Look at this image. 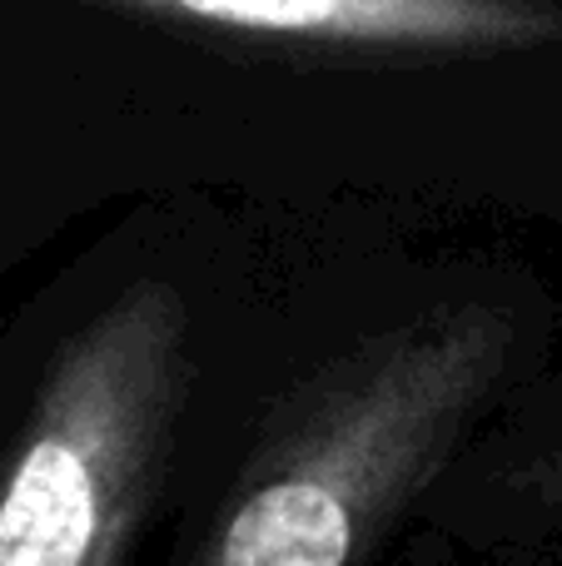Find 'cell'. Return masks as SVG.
<instances>
[{
  "label": "cell",
  "mask_w": 562,
  "mask_h": 566,
  "mask_svg": "<svg viewBox=\"0 0 562 566\" xmlns=\"http://www.w3.org/2000/svg\"><path fill=\"white\" fill-rule=\"evenodd\" d=\"M518 323L428 308L354 348L254 458L195 566H354L448 462L508 378Z\"/></svg>",
  "instance_id": "6da1fadb"
},
{
  "label": "cell",
  "mask_w": 562,
  "mask_h": 566,
  "mask_svg": "<svg viewBox=\"0 0 562 566\" xmlns=\"http://www.w3.org/2000/svg\"><path fill=\"white\" fill-rule=\"evenodd\" d=\"M189 313L139 279L60 348L0 458V566H119L185 398Z\"/></svg>",
  "instance_id": "7a4b0ae2"
},
{
  "label": "cell",
  "mask_w": 562,
  "mask_h": 566,
  "mask_svg": "<svg viewBox=\"0 0 562 566\" xmlns=\"http://www.w3.org/2000/svg\"><path fill=\"white\" fill-rule=\"evenodd\" d=\"M75 6L364 60H464L562 45V0H75Z\"/></svg>",
  "instance_id": "3957f363"
},
{
  "label": "cell",
  "mask_w": 562,
  "mask_h": 566,
  "mask_svg": "<svg viewBox=\"0 0 562 566\" xmlns=\"http://www.w3.org/2000/svg\"><path fill=\"white\" fill-rule=\"evenodd\" d=\"M513 488H518V497L538 502V507H548V512H562V418H558V428L533 448V458L518 468Z\"/></svg>",
  "instance_id": "277c9868"
}]
</instances>
